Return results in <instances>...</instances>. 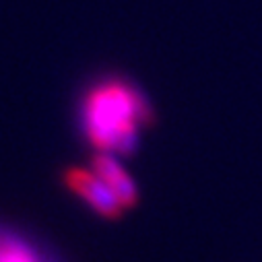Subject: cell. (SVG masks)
Masks as SVG:
<instances>
[{
  "label": "cell",
  "mask_w": 262,
  "mask_h": 262,
  "mask_svg": "<svg viewBox=\"0 0 262 262\" xmlns=\"http://www.w3.org/2000/svg\"><path fill=\"white\" fill-rule=\"evenodd\" d=\"M151 120L145 95L124 81L95 85L83 103V128L99 153L126 155L139 145L141 126Z\"/></svg>",
  "instance_id": "1"
},
{
  "label": "cell",
  "mask_w": 262,
  "mask_h": 262,
  "mask_svg": "<svg viewBox=\"0 0 262 262\" xmlns=\"http://www.w3.org/2000/svg\"><path fill=\"white\" fill-rule=\"evenodd\" d=\"M67 186L83 199L95 213H99L101 217H107V219H114L122 213L124 205L120 203V199L114 194V190L91 169H81V167H75V169H69L67 173Z\"/></svg>",
  "instance_id": "2"
},
{
  "label": "cell",
  "mask_w": 262,
  "mask_h": 262,
  "mask_svg": "<svg viewBox=\"0 0 262 262\" xmlns=\"http://www.w3.org/2000/svg\"><path fill=\"white\" fill-rule=\"evenodd\" d=\"M93 171L114 190V194L120 199V203L126 207H133L139 199V190L135 180L128 176V171L122 167L118 157L114 153H97L93 157Z\"/></svg>",
  "instance_id": "3"
},
{
  "label": "cell",
  "mask_w": 262,
  "mask_h": 262,
  "mask_svg": "<svg viewBox=\"0 0 262 262\" xmlns=\"http://www.w3.org/2000/svg\"><path fill=\"white\" fill-rule=\"evenodd\" d=\"M0 262H46V260L25 239L9 233H0Z\"/></svg>",
  "instance_id": "4"
}]
</instances>
